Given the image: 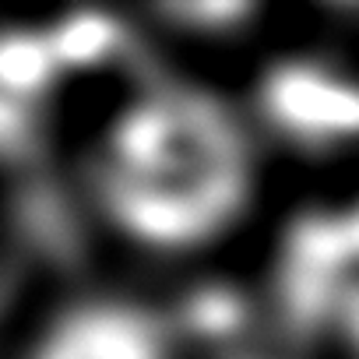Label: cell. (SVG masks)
I'll use <instances>...</instances> for the list:
<instances>
[{
	"label": "cell",
	"mask_w": 359,
	"mask_h": 359,
	"mask_svg": "<svg viewBox=\"0 0 359 359\" xmlns=\"http://www.w3.org/2000/svg\"><path fill=\"white\" fill-rule=\"evenodd\" d=\"M22 359H165V338L130 303L74 296L39 320Z\"/></svg>",
	"instance_id": "2"
},
{
	"label": "cell",
	"mask_w": 359,
	"mask_h": 359,
	"mask_svg": "<svg viewBox=\"0 0 359 359\" xmlns=\"http://www.w3.org/2000/svg\"><path fill=\"white\" fill-rule=\"evenodd\" d=\"M250 155L198 92H151L120 109L95 148L92 201L127 243L155 257L212 247L243 212Z\"/></svg>",
	"instance_id": "1"
}]
</instances>
